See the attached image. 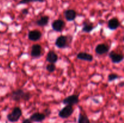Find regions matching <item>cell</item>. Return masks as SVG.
<instances>
[{
    "label": "cell",
    "mask_w": 124,
    "mask_h": 123,
    "mask_svg": "<svg viewBox=\"0 0 124 123\" xmlns=\"http://www.w3.org/2000/svg\"><path fill=\"white\" fill-rule=\"evenodd\" d=\"M110 50V47L105 43H99L96 47L95 52L99 55L106 54Z\"/></svg>",
    "instance_id": "9c48e42d"
},
{
    "label": "cell",
    "mask_w": 124,
    "mask_h": 123,
    "mask_svg": "<svg viewBox=\"0 0 124 123\" xmlns=\"http://www.w3.org/2000/svg\"><path fill=\"white\" fill-rule=\"evenodd\" d=\"M31 97V94L29 92H24L23 89H18L12 91L11 94V100L15 101H20L21 100L29 101Z\"/></svg>",
    "instance_id": "6da1fadb"
},
{
    "label": "cell",
    "mask_w": 124,
    "mask_h": 123,
    "mask_svg": "<svg viewBox=\"0 0 124 123\" xmlns=\"http://www.w3.org/2000/svg\"><path fill=\"white\" fill-rule=\"evenodd\" d=\"M46 60L50 63H56L58 60V55L55 52L53 51H50L47 53V57H46Z\"/></svg>",
    "instance_id": "9a60e30c"
},
{
    "label": "cell",
    "mask_w": 124,
    "mask_h": 123,
    "mask_svg": "<svg viewBox=\"0 0 124 123\" xmlns=\"http://www.w3.org/2000/svg\"><path fill=\"white\" fill-rule=\"evenodd\" d=\"M42 54V47L39 44H34L31 46L30 55L33 58H39Z\"/></svg>",
    "instance_id": "52a82bcc"
},
{
    "label": "cell",
    "mask_w": 124,
    "mask_h": 123,
    "mask_svg": "<svg viewBox=\"0 0 124 123\" xmlns=\"http://www.w3.org/2000/svg\"><path fill=\"white\" fill-rule=\"evenodd\" d=\"M76 58L79 60L84 61L92 62L93 60V56L91 54L85 53V52H80L77 54Z\"/></svg>",
    "instance_id": "4fadbf2b"
},
{
    "label": "cell",
    "mask_w": 124,
    "mask_h": 123,
    "mask_svg": "<svg viewBox=\"0 0 124 123\" xmlns=\"http://www.w3.org/2000/svg\"><path fill=\"white\" fill-rule=\"evenodd\" d=\"M121 25V22L117 18H113L108 22V28L111 30H115Z\"/></svg>",
    "instance_id": "5bb4252c"
},
{
    "label": "cell",
    "mask_w": 124,
    "mask_h": 123,
    "mask_svg": "<svg viewBox=\"0 0 124 123\" xmlns=\"http://www.w3.org/2000/svg\"><path fill=\"white\" fill-rule=\"evenodd\" d=\"M46 0H20L18 2V4H26L30 2H43Z\"/></svg>",
    "instance_id": "d6986e66"
},
{
    "label": "cell",
    "mask_w": 124,
    "mask_h": 123,
    "mask_svg": "<svg viewBox=\"0 0 124 123\" xmlns=\"http://www.w3.org/2000/svg\"><path fill=\"white\" fill-rule=\"evenodd\" d=\"M78 123H91L89 118L87 117V115L79 113L78 116Z\"/></svg>",
    "instance_id": "ac0fdd59"
},
{
    "label": "cell",
    "mask_w": 124,
    "mask_h": 123,
    "mask_svg": "<svg viewBox=\"0 0 124 123\" xmlns=\"http://www.w3.org/2000/svg\"><path fill=\"white\" fill-rule=\"evenodd\" d=\"M65 26V22L62 19H56L52 24V28L56 32H62Z\"/></svg>",
    "instance_id": "8992f818"
},
{
    "label": "cell",
    "mask_w": 124,
    "mask_h": 123,
    "mask_svg": "<svg viewBox=\"0 0 124 123\" xmlns=\"http://www.w3.org/2000/svg\"><path fill=\"white\" fill-rule=\"evenodd\" d=\"M119 78V75H117V74H109L108 76V81L109 82H113V81L115 80L118 79Z\"/></svg>",
    "instance_id": "ffe728a7"
},
{
    "label": "cell",
    "mask_w": 124,
    "mask_h": 123,
    "mask_svg": "<svg viewBox=\"0 0 124 123\" xmlns=\"http://www.w3.org/2000/svg\"><path fill=\"white\" fill-rule=\"evenodd\" d=\"M23 115V112L19 107H15L12 112L7 115V119L10 123H16L18 121Z\"/></svg>",
    "instance_id": "7a4b0ae2"
},
{
    "label": "cell",
    "mask_w": 124,
    "mask_h": 123,
    "mask_svg": "<svg viewBox=\"0 0 124 123\" xmlns=\"http://www.w3.org/2000/svg\"><path fill=\"white\" fill-rule=\"evenodd\" d=\"M41 36H42V33L41 31L38 30H31L28 33V39L30 41L33 42L39 41L41 38Z\"/></svg>",
    "instance_id": "30bf717a"
},
{
    "label": "cell",
    "mask_w": 124,
    "mask_h": 123,
    "mask_svg": "<svg viewBox=\"0 0 124 123\" xmlns=\"http://www.w3.org/2000/svg\"><path fill=\"white\" fill-rule=\"evenodd\" d=\"M51 113H52V112H51L50 110L48 109H47L44 110L43 113L46 115V116L47 117V116H48L51 114Z\"/></svg>",
    "instance_id": "7402d4cb"
},
{
    "label": "cell",
    "mask_w": 124,
    "mask_h": 123,
    "mask_svg": "<svg viewBox=\"0 0 124 123\" xmlns=\"http://www.w3.org/2000/svg\"><path fill=\"white\" fill-rule=\"evenodd\" d=\"M108 55L113 63H119L124 60V55L122 54L117 53L114 51H111L109 53Z\"/></svg>",
    "instance_id": "ba28073f"
},
{
    "label": "cell",
    "mask_w": 124,
    "mask_h": 123,
    "mask_svg": "<svg viewBox=\"0 0 124 123\" xmlns=\"http://www.w3.org/2000/svg\"><path fill=\"white\" fill-rule=\"evenodd\" d=\"M46 118V115L43 113H40V112H35L33 113L31 115H30V120L31 122H35V123H41Z\"/></svg>",
    "instance_id": "8fae6325"
},
{
    "label": "cell",
    "mask_w": 124,
    "mask_h": 123,
    "mask_svg": "<svg viewBox=\"0 0 124 123\" xmlns=\"http://www.w3.org/2000/svg\"><path fill=\"white\" fill-rule=\"evenodd\" d=\"M21 12H22V13H23V14H25V15H26V14H29V10H28L27 8H24V9L22 10Z\"/></svg>",
    "instance_id": "603a6c76"
},
{
    "label": "cell",
    "mask_w": 124,
    "mask_h": 123,
    "mask_svg": "<svg viewBox=\"0 0 124 123\" xmlns=\"http://www.w3.org/2000/svg\"><path fill=\"white\" fill-rule=\"evenodd\" d=\"M46 69L49 72H53L56 70V66L53 63H50L46 66Z\"/></svg>",
    "instance_id": "44dd1931"
},
{
    "label": "cell",
    "mask_w": 124,
    "mask_h": 123,
    "mask_svg": "<svg viewBox=\"0 0 124 123\" xmlns=\"http://www.w3.org/2000/svg\"><path fill=\"white\" fill-rule=\"evenodd\" d=\"M49 22V16L47 15L42 16L38 20L35 22V24L39 27H45L48 25Z\"/></svg>",
    "instance_id": "2e32d148"
},
{
    "label": "cell",
    "mask_w": 124,
    "mask_h": 123,
    "mask_svg": "<svg viewBox=\"0 0 124 123\" xmlns=\"http://www.w3.org/2000/svg\"><path fill=\"white\" fill-rule=\"evenodd\" d=\"M70 42L69 41V37L67 36L61 35L55 41V45L58 48H65L69 47Z\"/></svg>",
    "instance_id": "277c9868"
},
{
    "label": "cell",
    "mask_w": 124,
    "mask_h": 123,
    "mask_svg": "<svg viewBox=\"0 0 124 123\" xmlns=\"http://www.w3.org/2000/svg\"><path fill=\"white\" fill-rule=\"evenodd\" d=\"M22 123H32V122L30 120L29 118H26V119H24V121L22 122Z\"/></svg>",
    "instance_id": "cb8c5ba5"
},
{
    "label": "cell",
    "mask_w": 124,
    "mask_h": 123,
    "mask_svg": "<svg viewBox=\"0 0 124 123\" xmlns=\"http://www.w3.org/2000/svg\"><path fill=\"white\" fill-rule=\"evenodd\" d=\"M74 112V109L72 106L66 105L63 107L58 113V116L62 119H67L69 118Z\"/></svg>",
    "instance_id": "3957f363"
},
{
    "label": "cell",
    "mask_w": 124,
    "mask_h": 123,
    "mask_svg": "<svg viewBox=\"0 0 124 123\" xmlns=\"http://www.w3.org/2000/svg\"><path fill=\"white\" fill-rule=\"evenodd\" d=\"M64 16L67 21H73L75 20L77 16V13L75 10L68 9L65 10L64 13Z\"/></svg>",
    "instance_id": "7c38bea8"
},
{
    "label": "cell",
    "mask_w": 124,
    "mask_h": 123,
    "mask_svg": "<svg viewBox=\"0 0 124 123\" xmlns=\"http://www.w3.org/2000/svg\"><path fill=\"white\" fill-rule=\"evenodd\" d=\"M84 26L82 27V31L85 33H91L94 29V26L92 23L84 22Z\"/></svg>",
    "instance_id": "e0dca14e"
},
{
    "label": "cell",
    "mask_w": 124,
    "mask_h": 123,
    "mask_svg": "<svg viewBox=\"0 0 124 123\" xmlns=\"http://www.w3.org/2000/svg\"><path fill=\"white\" fill-rule=\"evenodd\" d=\"M79 101V95L73 94V95H69L65 97L62 100V103L65 105H70V106H73L74 105L77 104Z\"/></svg>",
    "instance_id": "5b68a950"
},
{
    "label": "cell",
    "mask_w": 124,
    "mask_h": 123,
    "mask_svg": "<svg viewBox=\"0 0 124 123\" xmlns=\"http://www.w3.org/2000/svg\"><path fill=\"white\" fill-rule=\"evenodd\" d=\"M119 86V87H123V86L124 85V82H121V83H119L118 84Z\"/></svg>",
    "instance_id": "d4e9b609"
}]
</instances>
